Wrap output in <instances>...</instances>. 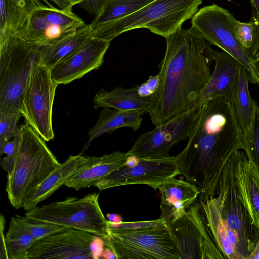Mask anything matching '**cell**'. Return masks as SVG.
<instances>
[{
    "mask_svg": "<svg viewBox=\"0 0 259 259\" xmlns=\"http://www.w3.org/2000/svg\"><path fill=\"white\" fill-rule=\"evenodd\" d=\"M159 82L147 108L155 126L193 108L212 75L217 51L193 27L165 38Z\"/></svg>",
    "mask_w": 259,
    "mask_h": 259,
    "instance_id": "1",
    "label": "cell"
},
{
    "mask_svg": "<svg viewBox=\"0 0 259 259\" xmlns=\"http://www.w3.org/2000/svg\"><path fill=\"white\" fill-rule=\"evenodd\" d=\"M243 140L231 100L219 97L203 103L186 147L175 156L178 174L199 189V203L215 196L223 168L234 152L242 149Z\"/></svg>",
    "mask_w": 259,
    "mask_h": 259,
    "instance_id": "2",
    "label": "cell"
},
{
    "mask_svg": "<svg viewBox=\"0 0 259 259\" xmlns=\"http://www.w3.org/2000/svg\"><path fill=\"white\" fill-rule=\"evenodd\" d=\"M20 126L21 142L5 188L10 203L16 209L23 207L26 198L61 164L33 127L26 123Z\"/></svg>",
    "mask_w": 259,
    "mask_h": 259,
    "instance_id": "3",
    "label": "cell"
},
{
    "mask_svg": "<svg viewBox=\"0 0 259 259\" xmlns=\"http://www.w3.org/2000/svg\"><path fill=\"white\" fill-rule=\"evenodd\" d=\"M202 0H153L135 12L93 29L92 37L112 41L127 31L146 28L166 38L198 11Z\"/></svg>",
    "mask_w": 259,
    "mask_h": 259,
    "instance_id": "4",
    "label": "cell"
},
{
    "mask_svg": "<svg viewBox=\"0 0 259 259\" xmlns=\"http://www.w3.org/2000/svg\"><path fill=\"white\" fill-rule=\"evenodd\" d=\"M39 63V47L10 38L0 44V112H21L23 93Z\"/></svg>",
    "mask_w": 259,
    "mask_h": 259,
    "instance_id": "5",
    "label": "cell"
},
{
    "mask_svg": "<svg viewBox=\"0 0 259 259\" xmlns=\"http://www.w3.org/2000/svg\"><path fill=\"white\" fill-rule=\"evenodd\" d=\"M103 240L117 259H181L177 239L167 223L133 232L107 229Z\"/></svg>",
    "mask_w": 259,
    "mask_h": 259,
    "instance_id": "6",
    "label": "cell"
},
{
    "mask_svg": "<svg viewBox=\"0 0 259 259\" xmlns=\"http://www.w3.org/2000/svg\"><path fill=\"white\" fill-rule=\"evenodd\" d=\"M99 194L90 193L81 198L69 197L63 201L36 206L25 215L35 220L87 231L104 239L108 220L100 207Z\"/></svg>",
    "mask_w": 259,
    "mask_h": 259,
    "instance_id": "7",
    "label": "cell"
},
{
    "mask_svg": "<svg viewBox=\"0 0 259 259\" xmlns=\"http://www.w3.org/2000/svg\"><path fill=\"white\" fill-rule=\"evenodd\" d=\"M238 20L229 11L216 4L205 6L192 18L193 27L206 40L237 60L245 69L250 82L258 84L253 57L238 40L235 27Z\"/></svg>",
    "mask_w": 259,
    "mask_h": 259,
    "instance_id": "8",
    "label": "cell"
},
{
    "mask_svg": "<svg viewBox=\"0 0 259 259\" xmlns=\"http://www.w3.org/2000/svg\"><path fill=\"white\" fill-rule=\"evenodd\" d=\"M233 154L223 168L215 196L223 219L229 227L237 234L248 259L259 239V231L240 199L235 179Z\"/></svg>",
    "mask_w": 259,
    "mask_h": 259,
    "instance_id": "9",
    "label": "cell"
},
{
    "mask_svg": "<svg viewBox=\"0 0 259 259\" xmlns=\"http://www.w3.org/2000/svg\"><path fill=\"white\" fill-rule=\"evenodd\" d=\"M57 87L50 69L39 63L31 73L22 100L21 112L26 123L47 142L55 136L52 109Z\"/></svg>",
    "mask_w": 259,
    "mask_h": 259,
    "instance_id": "10",
    "label": "cell"
},
{
    "mask_svg": "<svg viewBox=\"0 0 259 259\" xmlns=\"http://www.w3.org/2000/svg\"><path fill=\"white\" fill-rule=\"evenodd\" d=\"M104 241L87 231L66 227L37 240L26 259H91L100 257Z\"/></svg>",
    "mask_w": 259,
    "mask_h": 259,
    "instance_id": "11",
    "label": "cell"
},
{
    "mask_svg": "<svg viewBox=\"0 0 259 259\" xmlns=\"http://www.w3.org/2000/svg\"><path fill=\"white\" fill-rule=\"evenodd\" d=\"M203 104L199 102L188 111L150 131L142 133L127 153L141 158L170 156L169 151L172 147L188 138Z\"/></svg>",
    "mask_w": 259,
    "mask_h": 259,
    "instance_id": "12",
    "label": "cell"
},
{
    "mask_svg": "<svg viewBox=\"0 0 259 259\" xmlns=\"http://www.w3.org/2000/svg\"><path fill=\"white\" fill-rule=\"evenodd\" d=\"M168 225L177 239L181 259L224 258L209 233L199 202Z\"/></svg>",
    "mask_w": 259,
    "mask_h": 259,
    "instance_id": "13",
    "label": "cell"
},
{
    "mask_svg": "<svg viewBox=\"0 0 259 259\" xmlns=\"http://www.w3.org/2000/svg\"><path fill=\"white\" fill-rule=\"evenodd\" d=\"M85 25L83 20L72 12L45 5L29 13L26 26L18 37L27 43L42 47Z\"/></svg>",
    "mask_w": 259,
    "mask_h": 259,
    "instance_id": "14",
    "label": "cell"
},
{
    "mask_svg": "<svg viewBox=\"0 0 259 259\" xmlns=\"http://www.w3.org/2000/svg\"><path fill=\"white\" fill-rule=\"evenodd\" d=\"M178 175L175 156L138 157L135 164L125 165L111 172L94 186L102 191L124 185L145 184L156 190L164 182Z\"/></svg>",
    "mask_w": 259,
    "mask_h": 259,
    "instance_id": "15",
    "label": "cell"
},
{
    "mask_svg": "<svg viewBox=\"0 0 259 259\" xmlns=\"http://www.w3.org/2000/svg\"><path fill=\"white\" fill-rule=\"evenodd\" d=\"M111 42L92 37L50 69L54 82L57 86L67 84L82 78L88 72L98 69L103 62Z\"/></svg>",
    "mask_w": 259,
    "mask_h": 259,
    "instance_id": "16",
    "label": "cell"
},
{
    "mask_svg": "<svg viewBox=\"0 0 259 259\" xmlns=\"http://www.w3.org/2000/svg\"><path fill=\"white\" fill-rule=\"evenodd\" d=\"M201 211L209 233L224 259H246L239 238L223 219L218 198L201 203Z\"/></svg>",
    "mask_w": 259,
    "mask_h": 259,
    "instance_id": "17",
    "label": "cell"
},
{
    "mask_svg": "<svg viewBox=\"0 0 259 259\" xmlns=\"http://www.w3.org/2000/svg\"><path fill=\"white\" fill-rule=\"evenodd\" d=\"M158 189L161 194V214L159 218L167 224L182 216L197 201L200 194L196 185L175 177L164 182Z\"/></svg>",
    "mask_w": 259,
    "mask_h": 259,
    "instance_id": "18",
    "label": "cell"
},
{
    "mask_svg": "<svg viewBox=\"0 0 259 259\" xmlns=\"http://www.w3.org/2000/svg\"><path fill=\"white\" fill-rule=\"evenodd\" d=\"M214 69L203 90L199 103L216 97H225L232 101L235 89L243 66L225 51L215 53Z\"/></svg>",
    "mask_w": 259,
    "mask_h": 259,
    "instance_id": "19",
    "label": "cell"
},
{
    "mask_svg": "<svg viewBox=\"0 0 259 259\" xmlns=\"http://www.w3.org/2000/svg\"><path fill=\"white\" fill-rule=\"evenodd\" d=\"M130 155L119 151L100 156L87 157L64 185L76 191L94 186L101 179L125 165Z\"/></svg>",
    "mask_w": 259,
    "mask_h": 259,
    "instance_id": "20",
    "label": "cell"
},
{
    "mask_svg": "<svg viewBox=\"0 0 259 259\" xmlns=\"http://www.w3.org/2000/svg\"><path fill=\"white\" fill-rule=\"evenodd\" d=\"M233 156L240 199L259 231V173L241 149Z\"/></svg>",
    "mask_w": 259,
    "mask_h": 259,
    "instance_id": "21",
    "label": "cell"
},
{
    "mask_svg": "<svg viewBox=\"0 0 259 259\" xmlns=\"http://www.w3.org/2000/svg\"><path fill=\"white\" fill-rule=\"evenodd\" d=\"M146 112V110L127 111L103 108L96 124L89 129L88 140L80 153L88 149L93 140L105 133L110 134L123 127L138 130L142 124V117Z\"/></svg>",
    "mask_w": 259,
    "mask_h": 259,
    "instance_id": "22",
    "label": "cell"
},
{
    "mask_svg": "<svg viewBox=\"0 0 259 259\" xmlns=\"http://www.w3.org/2000/svg\"><path fill=\"white\" fill-rule=\"evenodd\" d=\"M87 160V157L80 153L70 155L30 195L25 199L23 208L27 211L49 198L62 185L71 175Z\"/></svg>",
    "mask_w": 259,
    "mask_h": 259,
    "instance_id": "23",
    "label": "cell"
},
{
    "mask_svg": "<svg viewBox=\"0 0 259 259\" xmlns=\"http://www.w3.org/2000/svg\"><path fill=\"white\" fill-rule=\"evenodd\" d=\"M92 32L90 24H86L53 43L39 47V63L51 69L91 39Z\"/></svg>",
    "mask_w": 259,
    "mask_h": 259,
    "instance_id": "24",
    "label": "cell"
},
{
    "mask_svg": "<svg viewBox=\"0 0 259 259\" xmlns=\"http://www.w3.org/2000/svg\"><path fill=\"white\" fill-rule=\"evenodd\" d=\"M150 96L141 97L138 92V86L130 88L119 86L110 91L102 88L94 97V108L107 107L120 110L147 111Z\"/></svg>",
    "mask_w": 259,
    "mask_h": 259,
    "instance_id": "25",
    "label": "cell"
},
{
    "mask_svg": "<svg viewBox=\"0 0 259 259\" xmlns=\"http://www.w3.org/2000/svg\"><path fill=\"white\" fill-rule=\"evenodd\" d=\"M29 14L13 0H0V44L19 36L26 26Z\"/></svg>",
    "mask_w": 259,
    "mask_h": 259,
    "instance_id": "26",
    "label": "cell"
},
{
    "mask_svg": "<svg viewBox=\"0 0 259 259\" xmlns=\"http://www.w3.org/2000/svg\"><path fill=\"white\" fill-rule=\"evenodd\" d=\"M153 0H104L90 24L92 29L128 16Z\"/></svg>",
    "mask_w": 259,
    "mask_h": 259,
    "instance_id": "27",
    "label": "cell"
},
{
    "mask_svg": "<svg viewBox=\"0 0 259 259\" xmlns=\"http://www.w3.org/2000/svg\"><path fill=\"white\" fill-rule=\"evenodd\" d=\"M249 76L244 68L241 70L234 92L232 102L243 134L248 129L252 116L253 101L249 91Z\"/></svg>",
    "mask_w": 259,
    "mask_h": 259,
    "instance_id": "28",
    "label": "cell"
},
{
    "mask_svg": "<svg viewBox=\"0 0 259 259\" xmlns=\"http://www.w3.org/2000/svg\"><path fill=\"white\" fill-rule=\"evenodd\" d=\"M37 240L26 229L11 220L5 236L9 259H26L28 250Z\"/></svg>",
    "mask_w": 259,
    "mask_h": 259,
    "instance_id": "29",
    "label": "cell"
},
{
    "mask_svg": "<svg viewBox=\"0 0 259 259\" xmlns=\"http://www.w3.org/2000/svg\"><path fill=\"white\" fill-rule=\"evenodd\" d=\"M242 149L259 173V104L255 100L250 126L243 134Z\"/></svg>",
    "mask_w": 259,
    "mask_h": 259,
    "instance_id": "30",
    "label": "cell"
},
{
    "mask_svg": "<svg viewBox=\"0 0 259 259\" xmlns=\"http://www.w3.org/2000/svg\"><path fill=\"white\" fill-rule=\"evenodd\" d=\"M11 220L26 229L34 238L41 239L66 227L38 221L27 216L15 215Z\"/></svg>",
    "mask_w": 259,
    "mask_h": 259,
    "instance_id": "31",
    "label": "cell"
},
{
    "mask_svg": "<svg viewBox=\"0 0 259 259\" xmlns=\"http://www.w3.org/2000/svg\"><path fill=\"white\" fill-rule=\"evenodd\" d=\"M21 129V128H20ZM21 142V132L16 134L12 140H0V154H6V157L1 160L2 168L10 176L14 168L15 161Z\"/></svg>",
    "mask_w": 259,
    "mask_h": 259,
    "instance_id": "32",
    "label": "cell"
},
{
    "mask_svg": "<svg viewBox=\"0 0 259 259\" xmlns=\"http://www.w3.org/2000/svg\"><path fill=\"white\" fill-rule=\"evenodd\" d=\"M167 223L163 219L131 222L107 221V229L116 232H133L153 228Z\"/></svg>",
    "mask_w": 259,
    "mask_h": 259,
    "instance_id": "33",
    "label": "cell"
},
{
    "mask_svg": "<svg viewBox=\"0 0 259 259\" xmlns=\"http://www.w3.org/2000/svg\"><path fill=\"white\" fill-rule=\"evenodd\" d=\"M21 113L0 112V140H9L21 132L17 125Z\"/></svg>",
    "mask_w": 259,
    "mask_h": 259,
    "instance_id": "34",
    "label": "cell"
},
{
    "mask_svg": "<svg viewBox=\"0 0 259 259\" xmlns=\"http://www.w3.org/2000/svg\"><path fill=\"white\" fill-rule=\"evenodd\" d=\"M253 27V24L251 21L241 22L239 21L235 27V31L238 40L248 51L252 42Z\"/></svg>",
    "mask_w": 259,
    "mask_h": 259,
    "instance_id": "35",
    "label": "cell"
},
{
    "mask_svg": "<svg viewBox=\"0 0 259 259\" xmlns=\"http://www.w3.org/2000/svg\"><path fill=\"white\" fill-rule=\"evenodd\" d=\"M104 0H84L79 5L91 15H95L100 10Z\"/></svg>",
    "mask_w": 259,
    "mask_h": 259,
    "instance_id": "36",
    "label": "cell"
},
{
    "mask_svg": "<svg viewBox=\"0 0 259 259\" xmlns=\"http://www.w3.org/2000/svg\"><path fill=\"white\" fill-rule=\"evenodd\" d=\"M252 23L254 26L253 37L251 46L248 51L254 58L259 55V19Z\"/></svg>",
    "mask_w": 259,
    "mask_h": 259,
    "instance_id": "37",
    "label": "cell"
},
{
    "mask_svg": "<svg viewBox=\"0 0 259 259\" xmlns=\"http://www.w3.org/2000/svg\"><path fill=\"white\" fill-rule=\"evenodd\" d=\"M0 232H1V250L0 258L9 259L8 252L6 247L5 237L4 232L5 225V219L3 214H1L0 218Z\"/></svg>",
    "mask_w": 259,
    "mask_h": 259,
    "instance_id": "38",
    "label": "cell"
},
{
    "mask_svg": "<svg viewBox=\"0 0 259 259\" xmlns=\"http://www.w3.org/2000/svg\"><path fill=\"white\" fill-rule=\"evenodd\" d=\"M13 1L29 13L37 8L45 6L39 0Z\"/></svg>",
    "mask_w": 259,
    "mask_h": 259,
    "instance_id": "39",
    "label": "cell"
},
{
    "mask_svg": "<svg viewBox=\"0 0 259 259\" xmlns=\"http://www.w3.org/2000/svg\"><path fill=\"white\" fill-rule=\"evenodd\" d=\"M57 4L59 9L67 12H72L74 6L71 0H50Z\"/></svg>",
    "mask_w": 259,
    "mask_h": 259,
    "instance_id": "40",
    "label": "cell"
},
{
    "mask_svg": "<svg viewBox=\"0 0 259 259\" xmlns=\"http://www.w3.org/2000/svg\"><path fill=\"white\" fill-rule=\"evenodd\" d=\"M159 82V76L158 74L154 76H150L146 81L147 84L152 94H153L158 88Z\"/></svg>",
    "mask_w": 259,
    "mask_h": 259,
    "instance_id": "41",
    "label": "cell"
},
{
    "mask_svg": "<svg viewBox=\"0 0 259 259\" xmlns=\"http://www.w3.org/2000/svg\"><path fill=\"white\" fill-rule=\"evenodd\" d=\"M251 3V17L250 21L252 22L259 19V0H250Z\"/></svg>",
    "mask_w": 259,
    "mask_h": 259,
    "instance_id": "42",
    "label": "cell"
},
{
    "mask_svg": "<svg viewBox=\"0 0 259 259\" xmlns=\"http://www.w3.org/2000/svg\"><path fill=\"white\" fill-rule=\"evenodd\" d=\"M138 92L139 95L142 97H146L151 96L152 93L148 88L146 82L139 86H138Z\"/></svg>",
    "mask_w": 259,
    "mask_h": 259,
    "instance_id": "43",
    "label": "cell"
},
{
    "mask_svg": "<svg viewBox=\"0 0 259 259\" xmlns=\"http://www.w3.org/2000/svg\"><path fill=\"white\" fill-rule=\"evenodd\" d=\"M248 259H259V239Z\"/></svg>",
    "mask_w": 259,
    "mask_h": 259,
    "instance_id": "44",
    "label": "cell"
},
{
    "mask_svg": "<svg viewBox=\"0 0 259 259\" xmlns=\"http://www.w3.org/2000/svg\"><path fill=\"white\" fill-rule=\"evenodd\" d=\"M253 65L258 80V85L259 87V55L254 58Z\"/></svg>",
    "mask_w": 259,
    "mask_h": 259,
    "instance_id": "45",
    "label": "cell"
},
{
    "mask_svg": "<svg viewBox=\"0 0 259 259\" xmlns=\"http://www.w3.org/2000/svg\"><path fill=\"white\" fill-rule=\"evenodd\" d=\"M106 217L108 219V220L111 222H119L123 221V219L120 215L115 214H107Z\"/></svg>",
    "mask_w": 259,
    "mask_h": 259,
    "instance_id": "46",
    "label": "cell"
},
{
    "mask_svg": "<svg viewBox=\"0 0 259 259\" xmlns=\"http://www.w3.org/2000/svg\"><path fill=\"white\" fill-rule=\"evenodd\" d=\"M106 251L104 252V254L102 255L104 258H116V256L113 251L107 247V249L105 250Z\"/></svg>",
    "mask_w": 259,
    "mask_h": 259,
    "instance_id": "47",
    "label": "cell"
},
{
    "mask_svg": "<svg viewBox=\"0 0 259 259\" xmlns=\"http://www.w3.org/2000/svg\"><path fill=\"white\" fill-rule=\"evenodd\" d=\"M72 2L73 3V4L76 5V4H79L82 2H83L84 0H71Z\"/></svg>",
    "mask_w": 259,
    "mask_h": 259,
    "instance_id": "48",
    "label": "cell"
}]
</instances>
